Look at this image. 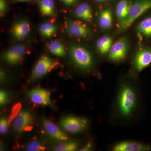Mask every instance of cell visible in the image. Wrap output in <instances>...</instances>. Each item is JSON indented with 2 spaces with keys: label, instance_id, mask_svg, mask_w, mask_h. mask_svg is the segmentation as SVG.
<instances>
[{
  "label": "cell",
  "instance_id": "21",
  "mask_svg": "<svg viewBox=\"0 0 151 151\" xmlns=\"http://www.w3.org/2000/svg\"><path fill=\"white\" fill-rule=\"evenodd\" d=\"M49 50L51 53L55 56L63 57L65 54V50L62 44L57 41H53L49 43Z\"/></svg>",
  "mask_w": 151,
  "mask_h": 151
},
{
  "label": "cell",
  "instance_id": "23",
  "mask_svg": "<svg viewBox=\"0 0 151 151\" xmlns=\"http://www.w3.org/2000/svg\"><path fill=\"white\" fill-rule=\"evenodd\" d=\"M78 145L74 142L63 143L57 146L55 149L56 151H73L78 149Z\"/></svg>",
  "mask_w": 151,
  "mask_h": 151
},
{
  "label": "cell",
  "instance_id": "16",
  "mask_svg": "<svg viewBox=\"0 0 151 151\" xmlns=\"http://www.w3.org/2000/svg\"><path fill=\"white\" fill-rule=\"evenodd\" d=\"M113 17L111 10L103 9L99 14L98 22L99 26L102 29H110L113 25Z\"/></svg>",
  "mask_w": 151,
  "mask_h": 151
},
{
  "label": "cell",
  "instance_id": "24",
  "mask_svg": "<svg viewBox=\"0 0 151 151\" xmlns=\"http://www.w3.org/2000/svg\"><path fill=\"white\" fill-rule=\"evenodd\" d=\"M22 108L21 103H17L16 105H14L12 109V113L9 120V123H10L12 121L14 120L17 116L18 115L20 112V110Z\"/></svg>",
  "mask_w": 151,
  "mask_h": 151
},
{
  "label": "cell",
  "instance_id": "29",
  "mask_svg": "<svg viewBox=\"0 0 151 151\" xmlns=\"http://www.w3.org/2000/svg\"><path fill=\"white\" fill-rule=\"evenodd\" d=\"M92 144H91V143H89L86 145L85 147H84L83 148L81 149V150H79V151H89L90 149H91V147H92Z\"/></svg>",
  "mask_w": 151,
  "mask_h": 151
},
{
  "label": "cell",
  "instance_id": "12",
  "mask_svg": "<svg viewBox=\"0 0 151 151\" xmlns=\"http://www.w3.org/2000/svg\"><path fill=\"white\" fill-rule=\"evenodd\" d=\"M42 124L45 130L51 137L60 141H66L68 137L62 132L53 122L44 118L42 120Z\"/></svg>",
  "mask_w": 151,
  "mask_h": 151
},
{
  "label": "cell",
  "instance_id": "18",
  "mask_svg": "<svg viewBox=\"0 0 151 151\" xmlns=\"http://www.w3.org/2000/svg\"><path fill=\"white\" fill-rule=\"evenodd\" d=\"M113 42L112 38L108 36L100 37L96 43L97 50L102 54L108 53L113 45Z\"/></svg>",
  "mask_w": 151,
  "mask_h": 151
},
{
  "label": "cell",
  "instance_id": "32",
  "mask_svg": "<svg viewBox=\"0 0 151 151\" xmlns=\"http://www.w3.org/2000/svg\"><path fill=\"white\" fill-rule=\"evenodd\" d=\"M96 1H97L100 2H101L105 1H107V0H96Z\"/></svg>",
  "mask_w": 151,
  "mask_h": 151
},
{
  "label": "cell",
  "instance_id": "10",
  "mask_svg": "<svg viewBox=\"0 0 151 151\" xmlns=\"http://www.w3.org/2000/svg\"><path fill=\"white\" fill-rule=\"evenodd\" d=\"M67 30L69 34L76 37H85L92 35V32L89 28L76 22H68Z\"/></svg>",
  "mask_w": 151,
  "mask_h": 151
},
{
  "label": "cell",
  "instance_id": "8",
  "mask_svg": "<svg viewBox=\"0 0 151 151\" xmlns=\"http://www.w3.org/2000/svg\"><path fill=\"white\" fill-rule=\"evenodd\" d=\"M33 119L32 114L29 111H21L14 120V128L19 132L29 131L32 128Z\"/></svg>",
  "mask_w": 151,
  "mask_h": 151
},
{
  "label": "cell",
  "instance_id": "4",
  "mask_svg": "<svg viewBox=\"0 0 151 151\" xmlns=\"http://www.w3.org/2000/svg\"><path fill=\"white\" fill-rule=\"evenodd\" d=\"M57 63L48 56L40 58L35 65L31 79L35 80L43 77L55 67Z\"/></svg>",
  "mask_w": 151,
  "mask_h": 151
},
{
  "label": "cell",
  "instance_id": "17",
  "mask_svg": "<svg viewBox=\"0 0 151 151\" xmlns=\"http://www.w3.org/2000/svg\"><path fill=\"white\" fill-rule=\"evenodd\" d=\"M75 14L78 18L86 21H90L92 18V9L86 3H82L78 6L76 9Z\"/></svg>",
  "mask_w": 151,
  "mask_h": 151
},
{
  "label": "cell",
  "instance_id": "11",
  "mask_svg": "<svg viewBox=\"0 0 151 151\" xmlns=\"http://www.w3.org/2000/svg\"><path fill=\"white\" fill-rule=\"evenodd\" d=\"M26 51L27 47L24 45H16L6 52L4 59L9 64H16L22 59Z\"/></svg>",
  "mask_w": 151,
  "mask_h": 151
},
{
  "label": "cell",
  "instance_id": "9",
  "mask_svg": "<svg viewBox=\"0 0 151 151\" xmlns=\"http://www.w3.org/2000/svg\"><path fill=\"white\" fill-rule=\"evenodd\" d=\"M28 95L31 101L34 104L52 106L50 93L47 90L41 88H35L29 91Z\"/></svg>",
  "mask_w": 151,
  "mask_h": 151
},
{
  "label": "cell",
  "instance_id": "22",
  "mask_svg": "<svg viewBox=\"0 0 151 151\" xmlns=\"http://www.w3.org/2000/svg\"><path fill=\"white\" fill-rule=\"evenodd\" d=\"M55 25L52 23L45 22L41 25L39 30L41 34L45 37L52 36L56 32Z\"/></svg>",
  "mask_w": 151,
  "mask_h": 151
},
{
  "label": "cell",
  "instance_id": "26",
  "mask_svg": "<svg viewBox=\"0 0 151 151\" xmlns=\"http://www.w3.org/2000/svg\"><path fill=\"white\" fill-rule=\"evenodd\" d=\"M9 121L5 118H2L0 120V132L1 134H6L8 129Z\"/></svg>",
  "mask_w": 151,
  "mask_h": 151
},
{
  "label": "cell",
  "instance_id": "3",
  "mask_svg": "<svg viewBox=\"0 0 151 151\" xmlns=\"http://www.w3.org/2000/svg\"><path fill=\"white\" fill-rule=\"evenodd\" d=\"M70 53L73 61L78 67L88 69L92 66L93 58L86 49L78 45H72L70 47Z\"/></svg>",
  "mask_w": 151,
  "mask_h": 151
},
{
  "label": "cell",
  "instance_id": "5",
  "mask_svg": "<svg viewBox=\"0 0 151 151\" xmlns=\"http://www.w3.org/2000/svg\"><path fill=\"white\" fill-rule=\"evenodd\" d=\"M129 50V42L126 37H122L113 44L108 52V58L113 62H119L126 58Z\"/></svg>",
  "mask_w": 151,
  "mask_h": 151
},
{
  "label": "cell",
  "instance_id": "20",
  "mask_svg": "<svg viewBox=\"0 0 151 151\" xmlns=\"http://www.w3.org/2000/svg\"><path fill=\"white\" fill-rule=\"evenodd\" d=\"M55 3L53 0H40V9L41 13L45 16H50L54 13Z\"/></svg>",
  "mask_w": 151,
  "mask_h": 151
},
{
  "label": "cell",
  "instance_id": "30",
  "mask_svg": "<svg viewBox=\"0 0 151 151\" xmlns=\"http://www.w3.org/2000/svg\"><path fill=\"white\" fill-rule=\"evenodd\" d=\"M63 3L67 5H71L73 4L76 0H60Z\"/></svg>",
  "mask_w": 151,
  "mask_h": 151
},
{
  "label": "cell",
  "instance_id": "13",
  "mask_svg": "<svg viewBox=\"0 0 151 151\" xmlns=\"http://www.w3.org/2000/svg\"><path fill=\"white\" fill-rule=\"evenodd\" d=\"M151 150V146L133 142L119 143L113 149V150L115 151H148Z\"/></svg>",
  "mask_w": 151,
  "mask_h": 151
},
{
  "label": "cell",
  "instance_id": "6",
  "mask_svg": "<svg viewBox=\"0 0 151 151\" xmlns=\"http://www.w3.org/2000/svg\"><path fill=\"white\" fill-rule=\"evenodd\" d=\"M151 65V47H141L138 49L134 58L133 65L135 70L141 72Z\"/></svg>",
  "mask_w": 151,
  "mask_h": 151
},
{
  "label": "cell",
  "instance_id": "15",
  "mask_svg": "<svg viewBox=\"0 0 151 151\" xmlns=\"http://www.w3.org/2000/svg\"><path fill=\"white\" fill-rule=\"evenodd\" d=\"M30 25L26 21L16 23L12 27V33L15 37L19 40L24 38L29 33Z\"/></svg>",
  "mask_w": 151,
  "mask_h": 151
},
{
  "label": "cell",
  "instance_id": "1",
  "mask_svg": "<svg viewBox=\"0 0 151 151\" xmlns=\"http://www.w3.org/2000/svg\"><path fill=\"white\" fill-rule=\"evenodd\" d=\"M151 9V0H138L132 4L129 15L119 24V29L123 32L128 29L139 17Z\"/></svg>",
  "mask_w": 151,
  "mask_h": 151
},
{
  "label": "cell",
  "instance_id": "19",
  "mask_svg": "<svg viewBox=\"0 0 151 151\" xmlns=\"http://www.w3.org/2000/svg\"><path fill=\"white\" fill-rule=\"evenodd\" d=\"M137 30L145 37H151V16L147 17L138 24Z\"/></svg>",
  "mask_w": 151,
  "mask_h": 151
},
{
  "label": "cell",
  "instance_id": "28",
  "mask_svg": "<svg viewBox=\"0 0 151 151\" xmlns=\"http://www.w3.org/2000/svg\"><path fill=\"white\" fill-rule=\"evenodd\" d=\"M6 6V0H0V12L1 14H4L5 12Z\"/></svg>",
  "mask_w": 151,
  "mask_h": 151
},
{
  "label": "cell",
  "instance_id": "14",
  "mask_svg": "<svg viewBox=\"0 0 151 151\" xmlns=\"http://www.w3.org/2000/svg\"><path fill=\"white\" fill-rule=\"evenodd\" d=\"M132 4L130 0H120L117 4L116 14L119 25L127 19Z\"/></svg>",
  "mask_w": 151,
  "mask_h": 151
},
{
  "label": "cell",
  "instance_id": "7",
  "mask_svg": "<svg viewBox=\"0 0 151 151\" xmlns=\"http://www.w3.org/2000/svg\"><path fill=\"white\" fill-rule=\"evenodd\" d=\"M60 124L66 132L70 133H77L81 132L86 128L87 121L83 118L68 116L63 119Z\"/></svg>",
  "mask_w": 151,
  "mask_h": 151
},
{
  "label": "cell",
  "instance_id": "25",
  "mask_svg": "<svg viewBox=\"0 0 151 151\" xmlns=\"http://www.w3.org/2000/svg\"><path fill=\"white\" fill-rule=\"evenodd\" d=\"M45 148L37 141H32L29 144L27 150L29 151H40L44 150Z\"/></svg>",
  "mask_w": 151,
  "mask_h": 151
},
{
  "label": "cell",
  "instance_id": "31",
  "mask_svg": "<svg viewBox=\"0 0 151 151\" xmlns=\"http://www.w3.org/2000/svg\"><path fill=\"white\" fill-rule=\"evenodd\" d=\"M16 1H18L26 2L29 1H31V0H16Z\"/></svg>",
  "mask_w": 151,
  "mask_h": 151
},
{
  "label": "cell",
  "instance_id": "2",
  "mask_svg": "<svg viewBox=\"0 0 151 151\" xmlns=\"http://www.w3.org/2000/svg\"><path fill=\"white\" fill-rule=\"evenodd\" d=\"M137 103V95L133 89L128 86L122 88L119 97L120 111L124 116H129L134 109Z\"/></svg>",
  "mask_w": 151,
  "mask_h": 151
},
{
  "label": "cell",
  "instance_id": "27",
  "mask_svg": "<svg viewBox=\"0 0 151 151\" xmlns=\"http://www.w3.org/2000/svg\"><path fill=\"white\" fill-rule=\"evenodd\" d=\"M8 94L5 91L1 90L0 92V104L2 105L6 103L7 99Z\"/></svg>",
  "mask_w": 151,
  "mask_h": 151
}]
</instances>
